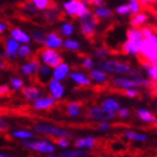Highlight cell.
Returning <instances> with one entry per match:
<instances>
[{"label": "cell", "mask_w": 157, "mask_h": 157, "mask_svg": "<svg viewBox=\"0 0 157 157\" xmlns=\"http://www.w3.org/2000/svg\"><path fill=\"white\" fill-rule=\"evenodd\" d=\"M99 69L103 70L109 74H113L115 76H126L131 75L134 73V67L131 64L124 62V61H119L116 59H101L98 62L97 65Z\"/></svg>", "instance_id": "1"}, {"label": "cell", "mask_w": 157, "mask_h": 157, "mask_svg": "<svg viewBox=\"0 0 157 157\" xmlns=\"http://www.w3.org/2000/svg\"><path fill=\"white\" fill-rule=\"evenodd\" d=\"M33 130L39 135L44 136H51V137L57 138H71L72 135L70 134L69 130L64 128L54 126V124H47V122H37L33 126Z\"/></svg>", "instance_id": "2"}, {"label": "cell", "mask_w": 157, "mask_h": 157, "mask_svg": "<svg viewBox=\"0 0 157 157\" xmlns=\"http://www.w3.org/2000/svg\"><path fill=\"white\" fill-rule=\"evenodd\" d=\"M63 11L70 18H78L80 19L82 16L90 11L88 5L83 1L78 0H66L62 5Z\"/></svg>", "instance_id": "3"}, {"label": "cell", "mask_w": 157, "mask_h": 157, "mask_svg": "<svg viewBox=\"0 0 157 157\" xmlns=\"http://www.w3.org/2000/svg\"><path fill=\"white\" fill-rule=\"evenodd\" d=\"M24 147L30 151H37L39 154H54L55 151V145L49 139L40 138V139H30V140H24L21 143Z\"/></svg>", "instance_id": "4"}, {"label": "cell", "mask_w": 157, "mask_h": 157, "mask_svg": "<svg viewBox=\"0 0 157 157\" xmlns=\"http://www.w3.org/2000/svg\"><path fill=\"white\" fill-rule=\"evenodd\" d=\"M80 23V33L85 38H92L95 35V30L98 26V18L94 16L93 11H89L78 19Z\"/></svg>", "instance_id": "5"}, {"label": "cell", "mask_w": 157, "mask_h": 157, "mask_svg": "<svg viewBox=\"0 0 157 157\" xmlns=\"http://www.w3.org/2000/svg\"><path fill=\"white\" fill-rule=\"evenodd\" d=\"M37 59H39V62L47 65L49 67H56V66L61 64L63 62V56L61 55V53L56 49H51V48H42L40 51H38L37 54Z\"/></svg>", "instance_id": "6"}, {"label": "cell", "mask_w": 157, "mask_h": 157, "mask_svg": "<svg viewBox=\"0 0 157 157\" xmlns=\"http://www.w3.org/2000/svg\"><path fill=\"white\" fill-rule=\"evenodd\" d=\"M85 116L89 120L97 121V122H103V121H110L115 119L117 113L109 111L108 109L103 108L102 105H92L86 109Z\"/></svg>", "instance_id": "7"}, {"label": "cell", "mask_w": 157, "mask_h": 157, "mask_svg": "<svg viewBox=\"0 0 157 157\" xmlns=\"http://www.w3.org/2000/svg\"><path fill=\"white\" fill-rule=\"evenodd\" d=\"M141 59L147 61L151 65H157V44L149 38H144L140 51Z\"/></svg>", "instance_id": "8"}, {"label": "cell", "mask_w": 157, "mask_h": 157, "mask_svg": "<svg viewBox=\"0 0 157 157\" xmlns=\"http://www.w3.org/2000/svg\"><path fill=\"white\" fill-rule=\"evenodd\" d=\"M20 43L13 38V37H6L5 38V51L1 53V59H15L18 57V51L20 47Z\"/></svg>", "instance_id": "9"}, {"label": "cell", "mask_w": 157, "mask_h": 157, "mask_svg": "<svg viewBox=\"0 0 157 157\" xmlns=\"http://www.w3.org/2000/svg\"><path fill=\"white\" fill-rule=\"evenodd\" d=\"M143 39H127L122 43L121 45V51L126 55L129 56H139L140 55L141 46H143Z\"/></svg>", "instance_id": "10"}, {"label": "cell", "mask_w": 157, "mask_h": 157, "mask_svg": "<svg viewBox=\"0 0 157 157\" xmlns=\"http://www.w3.org/2000/svg\"><path fill=\"white\" fill-rule=\"evenodd\" d=\"M56 101L57 100H55L51 94H42L35 101L32 102V108L34 110H37V111L48 110L56 105Z\"/></svg>", "instance_id": "11"}, {"label": "cell", "mask_w": 157, "mask_h": 157, "mask_svg": "<svg viewBox=\"0 0 157 157\" xmlns=\"http://www.w3.org/2000/svg\"><path fill=\"white\" fill-rule=\"evenodd\" d=\"M40 65H42V63L39 62V59L37 57H35V59H32L27 62L23 63L19 66V73L23 74L24 76H27V78H33L37 74Z\"/></svg>", "instance_id": "12"}, {"label": "cell", "mask_w": 157, "mask_h": 157, "mask_svg": "<svg viewBox=\"0 0 157 157\" xmlns=\"http://www.w3.org/2000/svg\"><path fill=\"white\" fill-rule=\"evenodd\" d=\"M64 46V39L62 35L57 32H49L46 34V39L44 43V47L51 49H56L59 51Z\"/></svg>", "instance_id": "13"}, {"label": "cell", "mask_w": 157, "mask_h": 157, "mask_svg": "<svg viewBox=\"0 0 157 157\" xmlns=\"http://www.w3.org/2000/svg\"><path fill=\"white\" fill-rule=\"evenodd\" d=\"M47 90L49 91V94L52 95L55 100H61L63 99L65 94V86L62 83V81L52 78V81L49 82L47 85Z\"/></svg>", "instance_id": "14"}, {"label": "cell", "mask_w": 157, "mask_h": 157, "mask_svg": "<svg viewBox=\"0 0 157 157\" xmlns=\"http://www.w3.org/2000/svg\"><path fill=\"white\" fill-rule=\"evenodd\" d=\"M35 78H36V82L38 84L46 85L47 86L48 83L52 81L53 78V69L47 65L42 64L38 70V72H37V74L35 75Z\"/></svg>", "instance_id": "15"}, {"label": "cell", "mask_w": 157, "mask_h": 157, "mask_svg": "<svg viewBox=\"0 0 157 157\" xmlns=\"http://www.w3.org/2000/svg\"><path fill=\"white\" fill-rule=\"evenodd\" d=\"M69 78L72 82H74L75 84L81 85V86H89L92 83L90 75H88L86 73L82 72V71H71Z\"/></svg>", "instance_id": "16"}, {"label": "cell", "mask_w": 157, "mask_h": 157, "mask_svg": "<svg viewBox=\"0 0 157 157\" xmlns=\"http://www.w3.org/2000/svg\"><path fill=\"white\" fill-rule=\"evenodd\" d=\"M9 36L13 37L15 40H17L20 44H29L32 40L30 34H28L26 30H24L23 28L19 27H13L9 30Z\"/></svg>", "instance_id": "17"}, {"label": "cell", "mask_w": 157, "mask_h": 157, "mask_svg": "<svg viewBox=\"0 0 157 157\" xmlns=\"http://www.w3.org/2000/svg\"><path fill=\"white\" fill-rule=\"evenodd\" d=\"M136 116L140 121L148 124H157V116L154 112L151 111L147 108H138L136 110Z\"/></svg>", "instance_id": "18"}, {"label": "cell", "mask_w": 157, "mask_h": 157, "mask_svg": "<svg viewBox=\"0 0 157 157\" xmlns=\"http://www.w3.org/2000/svg\"><path fill=\"white\" fill-rule=\"evenodd\" d=\"M70 73H71V66L69 63L63 61L61 64L53 69V78L59 81H64L65 78H69Z\"/></svg>", "instance_id": "19"}, {"label": "cell", "mask_w": 157, "mask_h": 157, "mask_svg": "<svg viewBox=\"0 0 157 157\" xmlns=\"http://www.w3.org/2000/svg\"><path fill=\"white\" fill-rule=\"evenodd\" d=\"M21 94L27 101L33 102L42 95V90L37 85H25V88L21 90Z\"/></svg>", "instance_id": "20"}, {"label": "cell", "mask_w": 157, "mask_h": 157, "mask_svg": "<svg viewBox=\"0 0 157 157\" xmlns=\"http://www.w3.org/2000/svg\"><path fill=\"white\" fill-rule=\"evenodd\" d=\"M89 75L91 78L92 82H94L97 84H105L109 81V73L99 67H94L93 70H91Z\"/></svg>", "instance_id": "21"}, {"label": "cell", "mask_w": 157, "mask_h": 157, "mask_svg": "<svg viewBox=\"0 0 157 157\" xmlns=\"http://www.w3.org/2000/svg\"><path fill=\"white\" fill-rule=\"evenodd\" d=\"M10 135L11 137H13L15 139H18V140H30V139H34L35 137V131L29 130V129H13L10 131Z\"/></svg>", "instance_id": "22"}, {"label": "cell", "mask_w": 157, "mask_h": 157, "mask_svg": "<svg viewBox=\"0 0 157 157\" xmlns=\"http://www.w3.org/2000/svg\"><path fill=\"white\" fill-rule=\"evenodd\" d=\"M148 21V15L144 11H140V13H136V15H132L129 20V24H130V27H135V28H141V27L145 26V24Z\"/></svg>", "instance_id": "23"}, {"label": "cell", "mask_w": 157, "mask_h": 157, "mask_svg": "<svg viewBox=\"0 0 157 157\" xmlns=\"http://www.w3.org/2000/svg\"><path fill=\"white\" fill-rule=\"evenodd\" d=\"M124 137L129 140L136 141V143H146L148 140V136L141 131L136 130H126L124 131Z\"/></svg>", "instance_id": "24"}, {"label": "cell", "mask_w": 157, "mask_h": 157, "mask_svg": "<svg viewBox=\"0 0 157 157\" xmlns=\"http://www.w3.org/2000/svg\"><path fill=\"white\" fill-rule=\"evenodd\" d=\"M66 115L70 118H78L82 115V105L78 101H70L66 105Z\"/></svg>", "instance_id": "25"}, {"label": "cell", "mask_w": 157, "mask_h": 157, "mask_svg": "<svg viewBox=\"0 0 157 157\" xmlns=\"http://www.w3.org/2000/svg\"><path fill=\"white\" fill-rule=\"evenodd\" d=\"M59 15H61V11H59V8H56L55 6H52L51 8L44 11V19L46 20V23L54 24L59 19Z\"/></svg>", "instance_id": "26"}, {"label": "cell", "mask_w": 157, "mask_h": 157, "mask_svg": "<svg viewBox=\"0 0 157 157\" xmlns=\"http://www.w3.org/2000/svg\"><path fill=\"white\" fill-rule=\"evenodd\" d=\"M101 105L103 108L108 109L109 111H112L117 113L119 111V109L121 108L120 107V102L118 101L117 99L112 98V97H108V98H105L101 101Z\"/></svg>", "instance_id": "27"}, {"label": "cell", "mask_w": 157, "mask_h": 157, "mask_svg": "<svg viewBox=\"0 0 157 157\" xmlns=\"http://www.w3.org/2000/svg\"><path fill=\"white\" fill-rule=\"evenodd\" d=\"M59 32L63 37L69 38V37L72 36L73 34H74V32H75V25H74V23H72V21H67V20H66V21H63L59 28Z\"/></svg>", "instance_id": "28"}, {"label": "cell", "mask_w": 157, "mask_h": 157, "mask_svg": "<svg viewBox=\"0 0 157 157\" xmlns=\"http://www.w3.org/2000/svg\"><path fill=\"white\" fill-rule=\"evenodd\" d=\"M93 13L98 19H109L113 16V11L107 6L95 7L94 10H93Z\"/></svg>", "instance_id": "29"}, {"label": "cell", "mask_w": 157, "mask_h": 157, "mask_svg": "<svg viewBox=\"0 0 157 157\" xmlns=\"http://www.w3.org/2000/svg\"><path fill=\"white\" fill-rule=\"evenodd\" d=\"M46 34L43 29L40 28H35L30 32V37H32V40H33L36 45H44L46 39Z\"/></svg>", "instance_id": "30"}, {"label": "cell", "mask_w": 157, "mask_h": 157, "mask_svg": "<svg viewBox=\"0 0 157 157\" xmlns=\"http://www.w3.org/2000/svg\"><path fill=\"white\" fill-rule=\"evenodd\" d=\"M63 47L67 51H71V52H78L81 49V43L78 42V39L69 37V38L64 39V46Z\"/></svg>", "instance_id": "31"}, {"label": "cell", "mask_w": 157, "mask_h": 157, "mask_svg": "<svg viewBox=\"0 0 157 157\" xmlns=\"http://www.w3.org/2000/svg\"><path fill=\"white\" fill-rule=\"evenodd\" d=\"M9 85L13 91H21L25 88V82L20 76H11L9 80Z\"/></svg>", "instance_id": "32"}, {"label": "cell", "mask_w": 157, "mask_h": 157, "mask_svg": "<svg viewBox=\"0 0 157 157\" xmlns=\"http://www.w3.org/2000/svg\"><path fill=\"white\" fill-rule=\"evenodd\" d=\"M126 38L127 39H143L144 35L141 32V28H135L130 27L126 33Z\"/></svg>", "instance_id": "33"}, {"label": "cell", "mask_w": 157, "mask_h": 157, "mask_svg": "<svg viewBox=\"0 0 157 157\" xmlns=\"http://www.w3.org/2000/svg\"><path fill=\"white\" fill-rule=\"evenodd\" d=\"M33 54V48L29 44H21L18 51V57L20 59H28Z\"/></svg>", "instance_id": "34"}, {"label": "cell", "mask_w": 157, "mask_h": 157, "mask_svg": "<svg viewBox=\"0 0 157 157\" xmlns=\"http://www.w3.org/2000/svg\"><path fill=\"white\" fill-rule=\"evenodd\" d=\"M34 6L36 7L39 11H45L52 7V1L51 0H29Z\"/></svg>", "instance_id": "35"}, {"label": "cell", "mask_w": 157, "mask_h": 157, "mask_svg": "<svg viewBox=\"0 0 157 157\" xmlns=\"http://www.w3.org/2000/svg\"><path fill=\"white\" fill-rule=\"evenodd\" d=\"M64 157H84L86 156V153L78 148H73V149H67L62 153Z\"/></svg>", "instance_id": "36"}, {"label": "cell", "mask_w": 157, "mask_h": 157, "mask_svg": "<svg viewBox=\"0 0 157 157\" xmlns=\"http://www.w3.org/2000/svg\"><path fill=\"white\" fill-rule=\"evenodd\" d=\"M115 13L119 16H127V15H131L130 11V7L128 3H121V5H118L116 7Z\"/></svg>", "instance_id": "37"}, {"label": "cell", "mask_w": 157, "mask_h": 157, "mask_svg": "<svg viewBox=\"0 0 157 157\" xmlns=\"http://www.w3.org/2000/svg\"><path fill=\"white\" fill-rule=\"evenodd\" d=\"M93 54H94L95 59H98L99 61H101V59H108L109 51L107 48H105V47H98V48H95L94 51H93Z\"/></svg>", "instance_id": "38"}, {"label": "cell", "mask_w": 157, "mask_h": 157, "mask_svg": "<svg viewBox=\"0 0 157 157\" xmlns=\"http://www.w3.org/2000/svg\"><path fill=\"white\" fill-rule=\"evenodd\" d=\"M128 5H129V7H130L131 16L141 11V7L143 6H141V3L139 2L138 0H128Z\"/></svg>", "instance_id": "39"}, {"label": "cell", "mask_w": 157, "mask_h": 157, "mask_svg": "<svg viewBox=\"0 0 157 157\" xmlns=\"http://www.w3.org/2000/svg\"><path fill=\"white\" fill-rule=\"evenodd\" d=\"M95 65H98V63L94 62V59H92V57H89V56H86V57H84V59H82V66L84 67L85 70H93L95 67Z\"/></svg>", "instance_id": "40"}, {"label": "cell", "mask_w": 157, "mask_h": 157, "mask_svg": "<svg viewBox=\"0 0 157 157\" xmlns=\"http://www.w3.org/2000/svg\"><path fill=\"white\" fill-rule=\"evenodd\" d=\"M21 8H23L24 11H25V13H27L28 15H35V13H37L39 11V10L37 9L36 7L34 6L30 1H29V2H24L23 6H21Z\"/></svg>", "instance_id": "41"}, {"label": "cell", "mask_w": 157, "mask_h": 157, "mask_svg": "<svg viewBox=\"0 0 157 157\" xmlns=\"http://www.w3.org/2000/svg\"><path fill=\"white\" fill-rule=\"evenodd\" d=\"M146 76L151 78V81L157 82V65H151L146 70Z\"/></svg>", "instance_id": "42"}, {"label": "cell", "mask_w": 157, "mask_h": 157, "mask_svg": "<svg viewBox=\"0 0 157 157\" xmlns=\"http://www.w3.org/2000/svg\"><path fill=\"white\" fill-rule=\"evenodd\" d=\"M140 94V92L138 89H127V90H124V97H127L129 99H135V98H138Z\"/></svg>", "instance_id": "43"}, {"label": "cell", "mask_w": 157, "mask_h": 157, "mask_svg": "<svg viewBox=\"0 0 157 157\" xmlns=\"http://www.w3.org/2000/svg\"><path fill=\"white\" fill-rule=\"evenodd\" d=\"M56 145L59 148L66 149V148L70 147V138H57L56 139Z\"/></svg>", "instance_id": "44"}, {"label": "cell", "mask_w": 157, "mask_h": 157, "mask_svg": "<svg viewBox=\"0 0 157 157\" xmlns=\"http://www.w3.org/2000/svg\"><path fill=\"white\" fill-rule=\"evenodd\" d=\"M84 139H85V145H86V148H88V149H93V148L95 147L97 140H95V138L93 137V136H85Z\"/></svg>", "instance_id": "45"}, {"label": "cell", "mask_w": 157, "mask_h": 157, "mask_svg": "<svg viewBox=\"0 0 157 157\" xmlns=\"http://www.w3.org/2000/svg\"><path fill=\"white\" fill-rule=\"evenodd\" d=\"M130 113H131V111L129 108H127V107H121V108L119 109V111L117 112V116L120 118H128L130 116Z\"/></svg>", "instance_id": "46"}, {"label": "cell", "mask_w": 157, "mask_h": 157, "mask_svg": "<svg viewBox=\"0 0 157 157\" xmlns=\"http://www.w3.org/2000/svg\"><path fill=\"white\" fill-rule=\"evenodd\" d=\"M74 147L78 148V149H83V148H86V145H85V139L84 137L81 138H76L74 140Z\"/></svg>", "instance_id": "47"}, {"label": "cell", "mask_w": 157, "mask_h": 157, "mask_svg": "<svg viewBox=\"0 0 157 157\" xmlns=\"http://www.w3.org/2000/svg\"><path fill=\"white\" fill-rule=\"evenodd\" d=\"M111 127V124L109 121H103V122H99L98 124V130L99 131H102V132H105V131H108Z\"/></svg>", "instance_id": "48"}, {"label": "cell", "mask_w": 157, "mask_h": 157, "mask_svg": "<svg viewBox=\"0 0 157 157\" xmlns=\"http://www.w3.org/2000/svg\"><path fill=\"white\" fill-rule=\"evenodd\" d=\"M11 91V88H10L9 84H2L0 86V95L1 97H6L8 95Z\"/></svg>", "instance_id": "49"}, {"label": "cell", "mask_w": 157, "mask_h": 157, "mask_svg": "<svg viewBox=\"0 0 157 157\" xmlns=\"http://www.w3.org/2000/svg\"><path fill=\"white\" fill-rule=\"evenodd\" d=\"M141 32H143V35H144V38H146V37L151 36V34L155 33V30L151 28V26H144L141 27Z\"/></svg>", "instance_id": "50"}, {"label": "cell", "mask_w": 157, "mask_h": 157, "mask_svg": "<svg viewBox=\"0 0 157 157\" xmlns=\"http://www.w3.org/2000/svg\"><path fill=\"white\" fill-rule=\"evenodd\" d=\"M0 129H1V131H7L9 129V124H8V122L3 118L0 119Z\"/></svg>", "instance_id": "51"}, {"label": "cell", "mask_w": 157, "mask_h": 157, "mask_svg": "<svg viewBox=\"0 0 157 157\" xmlns=\"http://www.w3.org/2000/svg\"><path fill=\"white\" fill-rule=\"evenodd\" d=\"M7 29H8V25H7L6 21H1L0 23V34L6 33Z\"/></svg>", "instance_id": "52"}, {"label": "cell", "mask_w": 157, "mask_h": 157, "mask_svg": "<svg viewBox=\"0 0 157 157\" xmlns=\"http://www.w3.org/2000/svg\"><path fill=\"white\" fill-rule=\"evenodd\" d=\"M138 1L141 3V6H148V5H149V1H148V0H138Z\"/></svg>", "instance_id": "53"}, {"label": "cell", "mask_w": 157, "mask_h": 157, "mask_svg": "<svg viewBox=\"0 0 157 157\" xmlns=\"http://www.w3.org/2000/svg\"><path fill=\"white\" fill-rule=\"evenodd\" d=\"M0 157H15V156L8 154V153H0Z\"/></svg>", "instance_id": "54"}, {"label": "cell", "mask_w": 157, "mask_h": 157, "mask_svg": "<svg viewBox=\"0 0 157 157\" xmlns=\"http://www.w3.org/2000/svg\"><path fill=\"white\" fill-rule=\"evenodd\" d=\"M47 157H64L62 154L61 155H56V154H49V155H47Z\"/></svg>", "instance_id": "55"}, {"label": "cell", "mask_w": 157, "mask_h": 157, "mask_svg": "<svg viewBox=\"0 0 157 157\" xmlns=\"http://www.w3.org/2000/svg\"><path fill=\"white\" fill-rule=\"evenodd\" d=\"M97 1H98V0H89V3H90V5H93V3L97 2Z\"/></svg>", "instance_id": "56"}, {"label": "cell", "mask_w": 157, "mask_h": 157, "mask_svg": "<svg viewBox=\"0 0 157 157\" xmlns=\"http://www.w3.org/2000/svg\"><path fill=\"white\" fill-rule=\"evenodd\" d=\"M154 105H155V107L157 108V95L154 98Z\"/></svg>", "instance_id": "57"}, {"label": "cell", "mask_w": 157, "mask_h": 157, "mask_svg": "<svg viewBox=\"0 0 157 157\" xmlns=\"http://www.w3.org/2000/svg\"><path fill=\"white\" fill-rule=\"evenodd\" d=\"M78 1H83V2H88L89 3V0H78Z\"/></svg>", "instance_id": "58"}, {"label": "cell", "mask_w": 157, "mask_h": 157, "mask_svg": "<svg viewBox=\"0 0 157 157\" xmlns=\"http://www.w3.org/2000/svg\"><path fill=\"white\" fill-rule=\"evenodd\" d=\"M155 130H156V132H157V124H156V127H155Z\"/></svg>", "instance_id": "59"}]
</instances>
